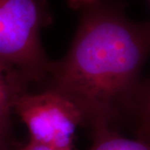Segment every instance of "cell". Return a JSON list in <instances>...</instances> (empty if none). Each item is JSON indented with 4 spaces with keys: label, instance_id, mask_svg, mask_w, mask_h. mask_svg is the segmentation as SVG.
<instances>
[{
    "label": "cell",
    "instance_id": "cell-1",
    "mask_svg": "<svg viewBox=\"0 0 150 150\" xmlns=\"http://www.w3.org/2000/svg\"><path fill=\"white\" fill-rule=\"evenodd\" d=\"M84 8L68 54L52 62L47 90L73 103L91 128H112L134 116L146 131L149 94L141 74L149 50V26L99 2Z\"/></svg>",
    "mask_w": 150,
    "mask_h": 150
},
{
    "label": "cell",
    "instance_id": "cell-2",
    "mask_svg": "<svg viewBox=\"0 0 150 150\" xmlns=\"http://www.w3.org/2000/svg\"><path fill=\"white\" fill-rule=\"evenodd\" d=\"M48 21L43 0H0V62L30 83L45 80L52 64L40 41Z\"/></svg>",
    "mask_w": 150,
    "mask_h": 150
},
{
    "label": "cell",
    "instance_id": "cell-3",
    "mask_svg": "<svg viewBox=\"0 0 150 150\" xmlns=\"http://www.w3.org/2000/svg\"><path fill=\"white\" fill-rule=\"evenodd\" d=\"M13 111L26 124L31 141L56 150H73L76 128L83 123L79 109L57 93H25Z\"/></svg>",
    "mask_w": 150,
    "mask_h": 150
},
{
    "label": "cell",
    "instance_id": "cell-4",
    "mask_svg": "<svg viewBox=\"0 0 150 150\" xmlns=\"http://www.w3.org/2000/svg\"><path fill=\"white\" fill-rule=\"evenodd\" d=\"M30 83L18 70L0 62V150L4 149L11 131L14 104Z\"/></svg>",
    "mask_w": 150,
    "mask_h": 150
},
{
    "label": "cell",
    "instance_id": "cell-5",
    "mask_svg": "<svg viewBox=\"0 0 150 150\" xmlns=\"http://www.w3.org/2000/svg\"><path fill=\"white\" fill-rule=\"evenodd\" d=\"M93 144L90 150H150L142 140L123 138L108 125L92 127Z\"/></svg>",
    "mask_w": 150,
    "mask_h": 150
},
{
    "label": "cell",
    "instance_id": "cell-6",
    "mask_svg": "<svg viewBox=\"0 0 150 150\" xmlns=\"http://www.w3.org/2000/svg\"><path fill=\"white\" fill-rule=\"evenodd\" d=\"M99 1L100 0H69V4L70 6L74 8H80L95 4Z\"/></svg>",
    "mask_w": 150,
    "mask_h": 150
},
{
    "label": "cell",
    "instance_id": "cell-7",
    "mask_svg": "<svg viewBox=\"0 0 150 150\" xmlns=\"http://www.w3.org/2000/svg\"><path fill=\"white\" fill-rule=\"evenodd\" d=\"M22 150H56L46 146V145L41 144H38V143H35V142H33L30 140V142Z\"/></svg>",
    "mask_w": 150,
    "mask_h": 150
},
{
    "label": "cell",
    "instance_id": "cell-8",
    "mask_svg": "<svg viewBox=\"0 0 150 150\" xmlns=\"http://www.w3.org/2000/svg\"></svg>",
    "mask_w": 150,
    "mask_h": 150
}]
</instances>
